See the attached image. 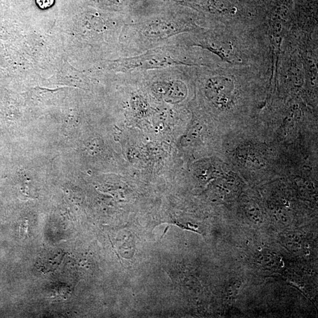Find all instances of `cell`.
<instances>
[{
  "mask_svg": "<svg viewBox=\"0 0 318 318\" xmlns=\"http://www.w3.org/2000/svg\"><path fill=\"white\" fill-rule=\"evenodd\" d=\"M35 2L41 9H47L54 4V0H35Z\"/></svg>",
  "mask_w": 318,
  "mask_h": 318,
  "instance_id": "obj_4",
  "label": "cell"
},
{
  "mask_svg": "<svg viewBox=\"0 0 318 318\" xmlns=\"http://www.w3.org/2000/svg\"><path fill=\"white\" fill-rule=\"evenodd\" d=\"M180 65H188L180 57L175 46H158L141 54L126 57L118 62L117 68L125 73L163 69Z\"/></svg>",
  "mask_w": 318,
  "mask_h": 318,
  "instance_id": "obj_2",
  "label": "cell"
},
{
  "mask_svg": "<svg viewBox=\"0 0 318 318\" xmlns=\"http://www.w3.org/2000/svg\"><path fill=\"white\" fill-rule=\"evenodd\" d=\"M156 89L162 90L167 99L174 101L183 96L185 85L178 80L165 81L158 83Z\"/></svg>",
  "mask_w": 318,
  "mask_h": 318,
  "instance_id": "obj_3",
  "label": "cell"
},
{
  "mask_svg": "<svg viewBox=\"0 0 318 318\" xmlns=\"http://www.w3.org/2000/svg\"><path fill=\"white\" fill-rule=\"evenodd\" d=\"M195 28V26L174 18H153L125 26V46L133 51L144 52L158 47L175 35Z\"/></svg>",
  "mask_w": 318,
  "mask_h": 318,
  "instance_id": "obj_1",
  "label": "cell"
}]
</instances>
